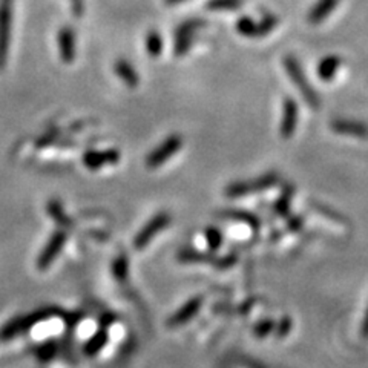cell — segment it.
<instances>
[{
  "label": "cell",
  "mask_w": 368,
  "mask_h": 368,
  "mask_svg": "<svg viewBox=\"0 0 368 368\" xmlns=\"http://www.w3.org/2000/svg\"><path fill=\"white\" fill-rule=\"evenodd\" d=\"M284 68H286V72L289 75V79L291 83L296 86L299 91V94L303 96L304 102L312 107V110H320L321 107V97L315 88L312 86L310 80L307 79V75L303 70V66L298 62V58L294 55H286L284 57Z\"/></svg>",
  "instance_id": "6da1fadb"
},
{
  "label": "cell",
  "mask_w": 368,
  "mask_h": 368,
  "mask_svg": "<svg viewBox=\"0 0 368 368\" xmlns=\"http://www.w3.org/2000/svg\"><path fill=\"white\" fill-rule=\"evenodd\" d=\"M278 183H280V175L275 171H270V172L259 175V177L256 178L230 183L229 186L224 189V194L229 198H242V197L258 194V192H264L267 189L275 188Z\"/></svg>",
  "instance_id": "7a4b0ae2"
},
{
  "label": "cell",
  "mask_w": 368,
  "mask_h": 368,
  "mask_svg": "<svg viewBox=\"0 0 368 368\" xmlns=\"http://www.w3.org/2000/svg\"><path fill=\"white\" fill-rule=\"evenodd\" d=\"M278 27V18L273 14H264L261 20H254L252 18H241L237 22V31L242 37L261 39Z\"/></svg>",
  "instance_id": "3957f363"
},
{
  "label": "cell",
  "mask_w": 368,
  "mask_h": 368,
  "mask_svg": "<svg viewBox=\"0 0 368 368\" xmlns=\"http://www.w3.org/2000/svg\"><path fill=\"white\" fill-rule=\"evenodd\" d=\"M206 22L202 19H189L186 22H183L180 27L175 31V44H173V53L177 57L186 55L192 45H194L195 36L198 34V31H202L204 28Z\"/></svg>",
  "instance_id": "277c9868"
},
{
  "label": "cell",
  "mask_w": 368,
  "mask_h": 368,
  "mask_svg": "<svg viewBox=\"0 0 368 368\" xmlns=\"http://www.w3.org/2000/svg\"><path fill=\"white\" fill-rule=\"evenodd\" d=\"M183 146V137L180 133H171L162 145H158L152 152H150L146 158V166L150 169H157V167L163 166L164 163L169 162L175 154L178 152Z\"/></svg>",
  "instance_id": "5b68a950"
},
{
  "label": "cell",
  "mask_w": 368,
  "mask_h": 368,
  "mask_svg": "<svg viewBox=\"0 0 368 368\" xmlns=\"http://www.w3.org/2000/svg\"><path fill=\"white\" fill-rule=\"evenodd\" d=\"M169 224H171V215L169 213H167V212L157 213L155 216H152V218L147 221L145 228L138 232V235L136 237V239H133V247L138 249V250L145 249L149 244V242L152 241L158 235V233L163 232Z\"/></svg>",
  "instance_id": "8992f818"
},
{
  "label": "cell",
  "mask_w": 368,
  "mask_h": 368,
  "mask_svg": "<svg viewBox=\"0 0 368 368\" xmlns=\"http://www.w3.org/2000/svg\"><path fill=\"white\" fill-rule=\"evenodd\" d=\"M11 25H13L11 4L0 2V70H4L6 65L8 49H10Z\"/></svg>",
  "instance_id": "52a82bcc"
},
{
  "label": "cell",
  "mask_w": 368,
  "mask_h": 368,
  "mask_svg": "<svg viewBox=\"0 0 368 368\" xmlns=\"http://www.w3.org/2000/svg\"><path fill=\"white\" fill-rule=\"evenodd\" d=\"M299 119V107L295 98L286 97L282 102V115L280 123V136L284 140H289L295 136Z\"/></svg>",
  "instance_id": "ba28073f"
},
{
  "label": "cell",
  "mask_w": 368,
  "mask_h": 368,
  "mask_svg": "<svg viewBox=\"0 0 368 368\" xmlns=\"http://www.w3.org/2000/svg\"><path fill=\"white\" fill-rule=\"evenodd\" d=\"M331 131H334L339 136H346L351 138L367 140L368 138V124L359 120H350V119H334L330 123Z\"/></svg>",
  "instance_id": "9c48e42d"
},
{
  "label": "cell",
  "mask_w": 368,
  "mask_h": 368,
  "mask_svg": "<svg viewBox=\"0 0 368 368\" xmlns=\"http://www.w3.org/2000/svg\"><path fill=\"white\" fill-rule=\"evenodd\" d=\"M120 162V152L117 149H106V150H89L83 155V164L88 169L97 171L105 166L117 164Z\"/></svg>",
  "instance_id": "30bf717a"
},
{
  "label": "cell",
  "mask_w": 368,
  "mask_h": 368,
  "mask_svg": "<svg viewBox=\"0 0 368 368\" xmlns=\"http://www.w3.org/2000/svg\"><path fill=\"white\" fill-rule=\"evenodd\" d=\"M66 239H68V235H66L65 230H57L54 233V235L51 237V239L48 241V244L45 246V249L41 250L40 258H39V261H37L39 269L45 270L46 267H49V265L53 264V261L57 258V255L62 252V249L65 246Z\"/></svg>",
  "instance_id": "8fae6325"
},
{
  "label": "cell",
  "mask_w": 368,
  "mask_h": 368,
  "mask_svg": "<svg viewBox=\"0 0 368 368\" xmlns=\"http://www.w3.org/2000/svg\"><path fill=\"white\" fill-rule=\"evenodd\" d=\"M57 45L62 60L65 63H72L75 60V48L77 46H75V32L70 27H65L58 31Z\"/></svg>",
  "instance_id": "7c38bea8"
},
{
  "label": "cell",
  "mask_w": 368,
  "mask_h": 368,
  "mask_svg": "<svg viewBox=\"0 0 368 368\" xmlns=\"http://www.w3.org/2000/svg\"><path fill=\"white\" fill-rule=\"evenodd\" d=\"M202 305H203V298L202 296L192 298L189 303L184 304L180 308V310L171 317L169 325H171V327H180V325L189 322L192 317H194L199 312V308H202Z\"/></svg>",
  "instance_id": "4fadbf2b"
},
{
  "label": "cell",
  "mask_w": 368,
  "mask_h": 368,
  "mask_svg": "<svg viewBox=\"0 0 368 368\" xmlns=\"http://www.w3.org/2000/svg\"><path fill=\"white\" fill-rule=\"evenodd\" d=\"M218 215L225 220L247 224L249 228L254 230H259V228H261V221H259L258 216L252 212L242 211V209H224Z\"/></svg>",
  "instance_id": "5bb4252c"
},
{
  "label": "cell",
  "mask_w": 368,
  "mask_h": 368,
  "mask_svg": "<svg viewBox=\"0 0 368 368\" xmlns=\"http://www.w3.org/2000/svg\"><path fill=\"white\" fill-rule=\"evenodd\" d=\"M339 0H317V2L312 6L310 13L307 15V20L312 25H320L324 22L329 15L336 10Z\"/></svg>",
  "instance_id": "9a60e30c"
},
{
  "label": "cell",
  "mask_w": 368,
  "mask_h": 368,
  "mask_svg": "<svg viewBox=\"0 0 368 368\" xmlns=\"http://www.w3.org/2000/svg\"><path fill=\"white\" fill-rule=\"evenodd\" d=\"M342 65V58L338 55H325L322 60L317 63L316 74L322 81H331Z\"/></svg>",
  "instance_id": "2e32d148"
},
{
  "label": "cell",
  "mask_w": 368,
  "mask_h": 368,
  "mask_svg": "<svg viewBox=\"0 0 368 368\" xmlns=\"http://www.w3.org/2000/svg\"><path fill=\"white\" fill-rule=\"evenodd\" d=\"M114 71L117 74V77H119L124 85L129 86V88H137L138 86V74L136 71V68L128 62V60H117V63L114 65Z\"/></svg>",
  "instance_id": "e0dca14e"
},
{
  "label": "cell",
  "mask_w": 368,
  "mask_h": 368,
  "mask_svg": "<svg viewBox=\"0 0 368 368\" xmlns=\"http://www.w3.org/2000/svg\"><path fill=\"white\" fill-rule=\"evenodd\" d=\"M294 195H295L294 186L284 188L281 195L273 204V212L278 216H281V218H287V216L290 215V204H291V198H294Z\"/></svg>",
  "instance_id": "ac0fdd59"
},
{
  "label": "cell",
  "mask_w": 368,
  "mask_h": 368,
  "mask_svg": "<svg viewBox=\"0 0 368 368\" xmlns=\"http://www.w3.org/2000/svg\"><path fill=\"white\" fill-rule=\"evenodd\" d=\"M145 48L146 53L150 57H160L163 54V48H164V41L163 37L158 31H149L145 39Z\"/></svg>",
  "instance_id": "d6986e66"
},
{
  "label": "cell",
  "mask_w": 368,
  "mask_h": 368,
  "mask_svg": "<svg viewBox=\"0 0 368 368\" xmlns=\"http://www.w3.org/2000/svg\"><path fill=\"white\" fill-rule=\"evenodd\" d=\"M212 254H203L194 249H181L178 252V261L181 263H212L215 261Z\"/></svg>",
  "instance_id": "ffe728a7"
},
{
  "label": "cell",
  "mask_w": 368,
  "mask_h": 368,
  "mask_svg": "<svg viewBox=\"0 0 368 368\" xmlns=\"http://www.w3.org/2000/svg\"><path fill=\"white\" fill-rule=\"evenodd\" d=\"M48 213L53 216L54 221L58 224V225H62L63 229H71L72 228V221L70 220V216L66 215V212L63 211V206L55 202V199H53V202H49L48 203Z\"/></svg>",
  "instance_id": "44dd1931"
},
{
  "label": "cell",
  "mask_w": 368,
  "mask_h": 368,
  "mask_svg": "<svg viewBox=\"0 0 368 368\" xmlns=\"http://www.w3.org/2000/svg\"><path fill=\"white\" fill-rule=\"evenodd\" d=\"M204 238L211 252H216V250L223 246V241H224L221 230L218 228H215V225H209V228L204 230Z\"/></svg>",
  "instance_id": "7402d4cb"
},
{
  "label": "cell",
  "mask_w": 368,
  "mask_h": 368,
  "mask_svg": "<svg viewBox=\"0 0 368 368\" xmlns=\"http://www.w3.org/2000/svg\"><path fill=\"white\" fill-rule=\"evenodd\" d=\"M242 6V0H209L206 8L211 11H235Z\"/></svg>",
  "instance_id": "603a6c76"
},
{
  "label": "cell",
  "mask_w": 368,
  "mask_h": 368,
  "mask_svg": "<svg viewBox=\"0 0 368 368\" xmlns=\"http://www.w3.org/2000/svg\"><path fill=\"white\" fill-rule=\"evenodd\" d=\"M275 321L272 320V317H265V320L259 321L255 327H254V336L255 338H259V339H264L269 336V334L273 333L275 330Z\"/></svg>",
  "instance_id": "cb8c5ba5"
},
{
  "label": "cell",
  "mask_w": 368,
  "mask_h": 368,
  "mask_svg": "<svg viewBox=\"0 0 368 368\" xmlns=\"http://www.w3.org/2000/svg\"><path fill=\"white\" fill-rule=\"evenodd\" d=\"M291 327H294V322H291V320L289 316H284L280 320V322L275 324V330H273V334L276 339H284L289 336V333L291 331Z\"/></svg>",
  "instance_id": "d4e9b609"
},
{
  "label": "cell",
  "mask_w": 368,
  "mask_h": 368,
  "mask_svg": "<svg viewBox=\"0 0 368 368\" xmlns=\"http://www.w3.org/2000/svg\"><path fill=\"white\" fill-rule=\"evenodd\" d=\"M114 275L119 280H124L128 275V258L126 255H120L114 261Z\"/></svg>",
  "instance_id": "484cf974"
},
{
  "label": "cell",
  "mask_w": 368,
  "mask_h": 368,
  "mask_svg": "<svg viewBox=\"0 0 368 368\" xmlns=\"http://www.w3.org/2000/svg\"><path fill=\"white\" fill-rule=\"evenodd\" d=\"M237 261H238V255L237 254H229V255L221 256V258L216 256L215 261H213V265L216 267V269L225 270V269H230V267L235 265Z\"/></svg>",
  "instance_id": "4316f807"
},
{
  "label": "cell",
  "mask_w": 368,
  "mask_h": 368,
  "mask_svg": "<svg viewBox=\"0 0 368 368\" xmlns=\"http://www.w3.org/2000/svg\"><path fill=\"white\" fill-rule=\"evenodd\" d=\"M287 228L291 232H299L301 229H303V225H304V220H303V216H299V215H294V216H287Z\"/></svg>",
  "instance_id": "83f0119b"
},
{
  "label": "cell",
  "mask_w": 368,
  "mask_h": 368,
  "mask_svg": "<svg viewBox=\"0 0 368 368\" xmlns=\"http://www.w3.org/2000/svg\"><path fill=\"white\" fill-rule=\"evenodd\" d=\"M316 211H317V212H321L322 215H327L329 218H333L334 221H338V223H344V221H342V216H341L339 213H336V212L330 211L329 207H324V206H321V204H317V206H316Z\"/></svg>",
  "instance_id": "f1b7e54d"
},
{
  "label": "cell",
  "mask_w": 368,
  "mask_h": 368,
  "mask_svg": "<svg viewBox=\"0 0 368 368\" xmlns=\"http://www.w3.org/2000/svg\"><path fill=\"white\" fill-rule=\"evenodd\" d=\"M55 138H57V132H55V131H51V132L45 133V136L41 137L40 140H37L36 145H39V146H48V145L54 143Z\"/></svg>",
  "instance_id": "f546056e"
},
{
  "label": "cell",
  "mask_w": 368,
  "mask_h": 368,
  "mask_svg": "<svg viewBox=\"0 0 368 368\" xmlns=\"http://www.w3.org/2000/svg\"><path fill=\"white\" fill-rule=\"evenodd\" d=\"M71 6H72V13H74L75 18H81L83 0H71Z\"/></svg>",
  "instance_id": "4dcf8cb0"
},
{
  "label": "cell",
  "mask_w": 368,
  "mask_h": 368,
  "mask_svg": "<svg viewBox=\"0 0 368 368\" xmlns=\"http://www.w3.org/2000/svg\"><path fill=\"white\" fill-rule=\"evenodd\" d=\"M361 334L362 338H368V307H367V312L364 316V321H362V327H361Z\"/></svg>",
  "instance_id": "1f68e13d"
},
{
  "label": "cell",
  "mask_w": 368,
  "mask_h": 368,
  "mask_svg": "<svg viewBox=\"0 0 368 368\" xmlns=\"http://www.w3.org/2000/svg\"><path fill=\"white\" fill-rule=\"evenodd\" d=\"M255 298H250V299H247V303H244V304H242L241 305V308H239V313H249L250 312V307H252V304H255Z\"/></svg>",
  "instance_id": "d6a6232c"
},
{
  "label": "cell",
  "mask_w": 368,
  "mask_h": 368,
  "mask_svg": "<svg viewBox=\"0 0 368 368\" xmlns=\"http://www.w3.org/2000/svg\"><path fill=\"white\" fill-rule=\"evenodd\" d=\"M186 2V0H166L167 5H178V4H183Z\"/></svg>",
  "instance_id": "836d02e7"
},
{
  "label": "cell",
  "mask_w": 368,
  "mask_h": 368,
  "mask_svg": "<svg viewBox=\"0 0 368 368\" xmlns=\"http://www.w3.org/2000/svg\"><path fill=\"white\" fill-rule=\"evenodd\" d=\"M0 2H8V4H13V0H0Z\"/></svg>",
  "instance_id": "e575fe53"
}]
</instances>
